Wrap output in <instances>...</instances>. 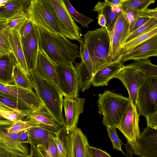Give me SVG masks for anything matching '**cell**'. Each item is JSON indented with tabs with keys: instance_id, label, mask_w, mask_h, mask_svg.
Segmentation results:
<instances>
[{
	"instance_id": "obj_1",
	"label": "cell",
	"mask_w": 157,
	"mask_h": 157,
	"mask_svg": "<svg viewBox=\"0 0 157 157\" xmlns=\"http://www.w3.org/2000/svg\"><path fill=\"white\" fill-rule=\"evenodd\" d=\"M40 38L39 49L54 64L75 63L80 57L78 46L64 36L36 26Z\"/></svg>"
},
{
	"instance_id": "obj_2",
	"label": "cell",
	"mask_w": 157,
	"mask_h": 157,
	"mask_svg": "<svg viewBox=\"0 0 157 157\" xmlns=\"http://www.w3.org/2000/svg\"><path fill=\"white\" fill-rule=\"evenodd\" d=\"M29 77L32 88L44 108L60 126L65 127L63 114V96L59 90L54 83L34 70L29 71Z\"/></svg>"
},
{
	"instance_id": "obj_3",
	"label": "cell",
	"mask_w": 157,
	"mask_h": 157,
	"mask_svg": "<svg viewBox=\"0 0 157 157\" xmlns=\"http://www.w3.org/2000/svg\"><path fill=\"white\" fill-rule=\"evenodd\" d=\"M83 39L93 63L95 74L113 63L108 57L110 37L105 28L101 27L88 31L84 34Z\"/></svg>"
},
{
	"instance_id": "obj_4",
	"label": "cell",
	"mask_w": 157,
	"mask_h": 157,
	"mask_svg": "<svg viewBox=\"0 0 157 157\" xmlns=\"http://www.w3.org/2000/svg\"><path fill=\"white\" fill-rule=\"evenodd\" d=\"M130 102L129 98L109 90L99 94L98 113L103 116L102 123L106 127L119 126L123 114Z\"/></svg>"
},
{
	"instance_id": "obj_5",
	"label": "cell",
	"mask_w": 157,
	"mask_h": 157,
	"mask_svg": "<svg viewBox=\"0 0 157 157\" xmlns=\"http://www.w3.org/2000/svg\"><path fill=\"white\" fill-rule=\"evenodd\" d=\"M27 15L36 26L52 33L64 36L56 12L48 0H31Z\"/></svg>"
},
{
	"instance_id": "obj_6",
	"label": "cell",
	"mask_w": 157,
	"mask_h": 157,
	"mask_svg": "<svg viewBox=\"0 0 157 157\" xmlns=\"http://www.w3.org/2000/svg\"><path fill=\"white\" fill-rule=\"evenodd\" d=\"M136 109L145 117L157 112V77H147L137 94Z\"/></svg>"
},
{
	"instance_id": "obj_7",
	"label": "cell",
	"mask_w": 157,
	"mask_h": 157,
	"mask_svg": "<svg viewBox=\"0 0 157 157\" xmlns=\"http://www.w3.org/2000/svg\"><path fill=\"white\" fill-rule=\"evenodd\" d=\"M139 116L136 107L134 106L130 101L117 128L126 138L132 155L137 154L136 141L140 134L139 125Z\"/></svg>"
},
{
	"instance_id": "obj_8",
	"label": "cell",
	"mask_w": 157,
	"mask_h": 157,
	"mask_svg": "<svg viewBox=\"0 0 157 157\" xmlns=\"http://www.w3.org/2000/svg\"><path fill=\"white\" fill-rule=\"evenodd\" d=\"M55 65L57 87L63 96L70 98L77 97L79 82L75 66L73 63Z\"/></svg>"
},
{
	"instance_id": "obj_9",
	"label": "cell",
	"mask_w": 157,
	"mask_h": 157,
	"mask_svg": "<svg viewBox=\"0 0 157 157\" xmlns=\"http://www.w3.org/2000/svg\"><path fill=\"white\" fill-rule=\"evenodd\" d=\"M8 126H0V157H29L27 144L19 141L23 131L18 133H9Z\"/></svg>"
},
{
	"instance_id": "obj_10",
	"label": "cell",
	"mask_w": 157,
	"mask_h": 157,
	"mask_svg": "<svg viewBox=\"0 0 157 157\" xmlns=\"http://www.w3.org/2000/svg\"><path fill=\"white\" fill-rule=\"evenodd\" d=\"M146 77L144 72L124 65L113 78H117L122 82L128 92L131 103L136 107L138 91Z\"/></svg>"
},
{
	"instance_id": "obj_11",
	"label": "cell",
	"mask_w": 157,
	"mask_h": 157,
	"mask_svg": "<svg viewBox=\"0 0 157 157\" xmlns=\"http://www.w3.org/2000/svg\"><path fill=\"white\" fill-rule=\"evenodd\" d=\"M57 14L64 33V37L80 42L83 40L81 29L76 25L68 12L62 0H48Z\"/></svg>"
},
{
	"instance_id": "obj_12",
	"label": "cell",
	"mask_w": 157,
	"mask_h": 157,
	"mask_svg": "<svg viewBox=\"0 0 157 157\" xmlns=\"http://www.w3.org/2000/svg\"><path fill=\"white\" fill-rule=\"evenodd\" d=\"M85 98L64 97L63 107L65 113V126L68 134L77 128L79 116L84 110Z\"/></svg>"
},
{
	"instance_id": "obj_13",
	"label": "cell",
	"mask_w": 157,
	"mask_h": 157,
	"mask_svg": "<svg viewBox=\"0 0 157 157\" xmlns=\"http://www.w3.org/2000/svg\"><path fill=\"white\" fill-rule=\"evenodd\" d=\"M87 138L80 128L67 134V157H91Z\"/></svg>"
},
{
	"instance_id": "obj_14",
	"label": "cell",
	"mask_w": 157,
	"mask_h": 157,
	"mask_svg": "<svg viewBox=\"0 0 157 157\" xmlns=\"http://www.w3.org/2000/svg\"><path fill=\"white\" fill-rule=\"evenodd\" d=\"M21 41L29 71H34L37 60L40 43L39 35L35 25L27 36L21 37Z\"/></svg>"
},
{
	"instance_id": "obj_15",
	"label": "cell",
	"mask_w": 157,
	"mask_h": 157,
	"mask_svg": "<svg viewBox=\"0 0 157 157\" xmlns=\"http://www.w3.org/2000/svg\"><path fill=\"white\" fill-rule=\"evenodd\" d=\"M137 154L140 157H157V129L147 126L136 140Z\"/></svg>"
},
{
	"instance_id": "obj_16",
	"label": "cell",
	"mask_w": 157,
	"mask_h": 157,
	"mask_svg": "<svg viewBox=\"0 0 157 157\" xmlns=\"http://www.w3.org/2000/svg\"><path fill=\"white\" fill-rule=\"evenodd\" d=\"M0 91L19 99L33 110L44 108L38 97L33 90L24 89L14 85L0 82Z\"/></svg>"
},
{
	"instance_id": "obj_17",
	"label": "cell",
	"mask_w": 157,
	"mask_h": 157,
	"mask_svg": "<svg viewBox=\"0 0 157 157\" xmlns=\"http://www.w3.org/2000/svg\"><path fill=\"white\" fill-rule=\"evenodd\" d=\"M157 56V35L141 44L128 53L120 57L124 63L128 60H147L152 56Z\"/></svg>"
},
{
	"instance_id": "obj_18",
	"label": "cell",
	"mask_w": 157,
	"mask_h": 157,
	"mask_svg": "<svg viewBox=\"0 0 157 157\" xmlns=\"http://www.w3.org/2000/svg\"><path fill=\"white\" fill-rule=\"evenodd\" d=\"M59 128L41 124L38 126L29 129L30 144L36 149L39 146L47 149L51 135L54 134Z\"/></svg>"
},
{
	"instance_id": "obj_19",
	"label": "cell",
	"mask_w": 157,
	"mask_h": 157,
	"mask_svg": "<svg viewBox=\"0 0 157 157\" xmlns=\"http://www.w3.org/2000/svg\"><path fill=\"white\" fill-rule=\"evenodd\" d=\"M9 40L17 66L26 76H29V71L25 60L18 31L16 29L10 30Z\"/></svg>"
},
{
	"instance_id": "obj_20",
	"label": "cell",
	"mask_w": 157,
	"mask_h": 157,
	"mask_svg": "<svg viewBox=\"0 0 157 157\" xmlns=\"http://www.w3.org/2000/svg\"><path fill=\"white\" fill-rule=\"evenodd\" d=\"M34 71L42 77L49 80L58 86L55 65L39 49Z\"/></svg>"
},
{
	"instance_id": "obj_21",
	"label": "cell",
	"mask_w": 157,
	"mask_h": 157,
	"mask_svg": "<svg viewBox=\"0 0 157 157\" xmlns=\"http://www.w3.org/2000/svg\"><path fill=\"white\" fill-rule=\"evenodd\" d=\"M123 65V63L120 59L102 68L94 76L92 85L95 87L106 85L118 73Z\"/></svg>"
},
{
	"instance_id": "obj_22",
	"label": "cell",
	"mask_w": 157,
	"mask_h": 157,
	"mask_svg": "<svg viewBox=\"0 0 157 157\" xmlns=\"http://www.w3.org/2000/svg\"><path fill=\"white\" fill-rule=\"evenodd\" d=\"M31 1L9 0L3 6L0 7V18L8 19L18 14L26 13L27 15Z\"/></svg>"
},
{
	"instance_id": "obj_23",
	"label": "cell",
	"mask_w": 157,
	"mask_h": 157,
	"mask_svg": "<svg viewBox=\"0 0 157 157\" xmlns=\"http://www.w3.org/2000/svg\"><path fill=\"white\" fill-rule=\"evenodd\" d=\"M17 65L13 53L0 54V82L7 84L13 83V72Z\"/></svg>"
},
{
	"instance_id": "obj_24",
	"label": "cell",
	"mask_w": 157,
	"mask_h": 157,
	"mask_svg": "<svg viewBox=\"0 0 157 157\" xmlns=\"http://www.w3.org/2000/svg\"><path fill=\"white\" fill-rule=\"evenodd\" d=\"M93 10L105 17L107 31L109 33H111L114 28L119 13L113 11L111 6L105 0L102 2H98Z\"/></svg>"
},
{
	"instance_id": "obj_25",
	"label": "cell",
	"mask_w": 157,
	"mask_h": 157,
	"mask_svg": "<svg viewBox=\"0 0 157 157\" xmlns=\"http://www.w3.org/2000/svg\"><path fill=\"white\" fill-rule=\"evenodd\" d=\"M113 30L119 36L120 44L122 48L130 33L129 21L123 11L118 13Z\"/></svg>"
},
{
	"instance_id": "obj_26",
	"label": "cell",
	"mask_w": 157,
	"mask_h": 157,
	"mask_svg": "<svg viewBox=\"0 0 157 157\" xmlns=\"http://www.w3.org/2000/svg\"><path fill=\"white\" fill-rule=\"evenodd\" d=\"M27 120L36 121L40 124L59 128L60 126L54 120L51 115L44 108L33 110L27 113Z\"/></svg>"
},
{
	"instance_id": "obj_27",
	"label": "cell",
	"mask_w": 157,
	"mask_h": 157,
	"mask_svg": "<svg viewBox=\"0 0 157 157\" xmlns=\"http://www.w3.org/2000/svg\"><path fill=\"white\" fill-rule=\"evenodd\" d=\"M0 102L12 110L28 113L33 110L19 99L0 91Z\"/></svg>"
},
{
	"instance_id": "obj_28",
	"label": "cell",
	"mask_w": 157,
	"mask_h": 157,
	"mask_svg": "<svg viewBox=\"0 0 157 157\" xmlns=\"http://www.w3.org/2000/svg\"><path fill=\"white\" fill-rule=\"evenodd\" d=\"M75 64L78 78L79 89L83 92L91 86L93 77L90 75L82 61L80 63H75Z\"/></svg>"
},
{
	"instance_id": "obj_29",
	"label": "cell",
	"mask_w": 157,
	"mask_h": 157,
	"mask_svg": "<svg viewBox=\"0 0 157 157\" xmlns=\"http://www.w3.org/2000/svg\"><path fill=\"white\" fill-rule=\"evenodd\" d=\"M157 35V27L136 37L125 44L122 49L120 57L129 52L135 48Z\"/></svg>"
},
{
	"instance_id": "obj_30",
	"label": "cell",
	"mask_w": 157,
	"mask_h": 157,
	"mask_svg": "<svg viewBox=\"0 0 157 157\" xmlns=\"http://www.w3.org/2000/svg\"><path fill=\"white\" fill-rule=\"evenodd\" d=\"M7 19L0 18V49L1 53H13L9 40L10 30Z\"/></svg>"
},
{
	"instance_id": "obj_31",
	"label": "cell",
	"mask_w": 157,
	"mask_h": 157,
	"mask_svg": "<svg viewBox=\"0 0 157 157\" xmlns=\"http://www.w3.org/2000/svg\"><path fill=\"white\" fill-rule=\"evenodd\" d=\"M126 66L144 72L146 77H157V66L152 64L151 59L134 61Z\"/></svg>"
},
{
	"instance_id": "obj_32",
	"label": "cell",
	"mask_w": 157,
	"mask_h": 157,
	"mask_svg": "<svg viewBox=\"0 0 157 157\" xmlns=\"http://www.w3.org/2000/svg\"><path fill=\"white\" fill-rule=\"evenodd\" d=\"M65 127H60L55 133L54 139L56 144L58 157H67V136Z\"/></svg>"
},
{
	"instance_id": "obj_33",
	"label": "cell",
	"mask_w": 157,
	"mask_h": 157,
	"mask_svg": "<svg viewBox=\"0 0 157 157\" xmlns=\"http://www.w3.org/2000/svg\"><path fill=\"white\" fill-rule=\"evenodd\" d=\"M110 37V44L108 57L112 62L120 59L122 48L120 43L119 36L113 30L109 33Z\"/></svg>"
},
{
	"instance_id": "obj_34",
	"label": "cell",
	"mask_w": 157,
	"mask_h": 157,
	"mask_svg": "<svg viewBox=\"0 0 157 157\" xmlns=\"http://www.w3.org/2000/svg\"><path fill=\"white\" fill-rule=\"evenodd\" d=\"M13 83L21 88L32 90L31 83L29 76H26L17 65L14 67L13 74Z\"/></svg>"
},
{
	"instance_id": "obj_35",
	"label": "cell",
	"mask_w": 157,
	"mask_h": 157,
	"mask_svg": "<svg viewBox=\"0 0 157 157\" xmlns=\"http://www.w3.org/2000/svg\"><path fill=\"white\" fill-rule=\"evenodd\" d=\"M155 2L154 0H122L121 8L122 10L129 8L139 12L147 9Z\"/></svg>"
},
{
	"instance_id": "obj_36",
	"label": "cell",
	"mask_w": 157,
	"mask_h": 157,
	"mask_svg": "<svg viewBox=\"0 0 157 157\" xmlns=\"http://www.w3.org/2000/svg\"><path fill=\"white\" fill-rule=\"evenodd\" d=\"M71 17L82 27H88V25L94 20L85 16L77 11L68 0H62Z\"/></svg>"
},
{
	"instance_id": "obj_37",
	"label": "cell",
	"mask_w": 157,
	"mask_h": 157,
	"mask_svg": "<svg viewBox=\"0 0 157 157\" xmlns=\"http://www.w3.org/2000/svg\"><path fill=\"white\" fill-rule=\"evenodd\" d=\"M40 124L39 122L32 120H28L25 121L19 120L13 122L11 125L7 127L6 129L9 133H18L38 126Z\"/></svg>"
},
{
	"instance_id": "obj_38",
	"label": "cell",
	"mask_w": 157,
	"mask_h": 157,
	"mask_svg": "<svg viewBox=\"0 0 157 157\" xmlns=\"http://www.w3.org/2000/svg\"><path fill=\"white\" fill-rule=\"evenodd\" d=\"M156 27H157V18H151L144 25L130 33L125 44Z\"/></svg>"
},
{
	"instance_id": "obj_39",
	"label": "cell",
	"mask_w": 157,
	"mask_h": 157,
	"mask_svg": "<svg viewBox=\"0 0 157 157\" xmlns=\"http://www.w3.org/2000/svg\"><path fill=\"white\" fill-rule=\"evenodd\" d=\"M79 43L80 44L79 52L80 58L86 67L90 75L93 77L95 74L94 69L87 46L84 40Z\"/></svg>"
},
{
	"instance_id": "obj_40",
	"label": "cell",
	"mask_w": 157,
	"mask_h": 157,
	"mask_svg": "<svg viewBox=\"0 0 157 157\" xmlns=\"http://www.w3.org/2000/svg\"><path fill=\"white\" fill-rule=\"evenodd\" d=\"M55 133L51 135L47 149L41 146L37 148L36 149L44 157H58L57 147L54 139Z\"/></svg>"
},
{
	"instance_id": "obj_41",
	"label": "cell",
	"mask_w": 157,
	"mask_h": 157,
	"mask_svg": "<svg viewBox=\"0 0 157 157\" xmlns=\"http://www.w3.org/2000/svg\"><path fill=\"white\" fill-rule=\"evenodd\" d=\"M28 19L26 13L18 14L7 19V26L10 30L16 29L18 31L24 23Z\"/></svg>"
},
{
	"instance_id": "obj_42",
	"label": "cell",
	"mask_w": 157,
	"mask_h": 157,
	"mask_svg": "<svg viewBox=\"0 0 157 157\" xmlns=\"http://www.w3.org/2000/svg\"><path fill=\"white\" fill-rule=\"evenodd\" d=\"M27 113L15 110H9L0 108V115L6 119L14 122L22 119L26 116Z\"/></svg>"
},
{
	"instance_id": "obj_43",
	"label": "cell",
	"mask_w": 157,
	"mask_h": 157,
	"mask_svg": "<svg viewBox=\"0 0 157 157\" xmlns=\"http://www.w3.org/2000/svg\"><path fill=\"white\" fill-rule=\"evenodd\" d=\"M106 128L113 148L121 151L125 155L121 149L122 145L123 144L117 134L116 128L113 126H108Z\"/></svg>"
},
{
	"instance_id": "obj_44",
	"label": "cell",
	"mask_w": 157,
	"mask_h": 157,
	"mask_svg": "<svg viewBox=\"0 0 157 157\" xmlns=\"http://www.w3.org/2000/svg\"><path fill=\"white\" fill-rule=\"evenodd\" d=\"M126 13L130 24V33L138 19L141 14V11H137L132 9L127 8L123 10Z\"/></svg>"
},
{
	"instance_id": "obj_45",
	"label": "cell",
	"mask_w": 157,
	"mask_h": 157,
	"mask_svg": "<svg viewBox=\"0 0 157 157\" xmlns=\"http://www.w3.org/2000/svg\"><path fill=\"white\" fill-rule=\"evenodd\" d=\"M34 25L29 19L23 24L18 31L21 37L27 36L32 30Z\"/></svg>"
},
{
	"instance_id": "obj_46",
	"label": "cell",
	"mask_w": 157,
	"mask_h": 157,
	"mask_svg": "<svg viewBox=\"0 0 157 157\" xmlns=\"http://www.w3.org/2000/svg\"><path fill=\"white\" fill-rule=\"evenodd\" d=\"M91 157H112L106 151L94 147L89 146Z\"/></svg>"
},
{
	"instance_id": "obj_47",
	"label": "cell",
	"mask_w": 157,
	"mask_h": 157,
	"mask_svg": "<svg viewBox=\"0 0 157 157\" xmlns=\"http://www.w3.org/2000/svg\"><path fill=\"white\" fill-rule=\"evenodd\" d=\"M146 118L147 126L157 129V112L148 115Z\"/></svg>"
},
{
	"instance_id": "obj_48",
	"label": "cell",
	"mask_w": 157,
	"mask_h": 157,
	"mask_svg": "<svg viewBox=\"0 0 157 157\" xmlns=\"http://www.w3.org/2000/svg\"><path fill=\"white\" fill-rule=\"evenodd\" d=\"M29 129L24 130L20 135L19 141L20 143L22 144L30 143Z\"/></svg>"
},
{
	"instance_id": "obj_49",
	"label": "cell",
	"mask_w": 157,
	"mask_h": 157,
	"mask_svg": "<svg viewBox=\"0 0 157 157\" xmlns=\"http://www.w3.org/2000/svg\"><path fill=\"white\" fill-rule=\"evenodd\" d=\"M98 25L101 26V27L105 28L107 30L106 21L105 17L101 14H98Z\"/></svg>"
},
{
	"instance_id": "obj_50",
	"label": "cell",
	"mask_w": 157,
	"mask_h": 157,
	"mask_svg": "<svg viewBox=\"0 0 157 157\" xmlns=\"http://www.w3.org/2000/svg\"><path fill=\"white\" fill-rule=\"evenodd\" d=\"M29 157H44L39 151L33 147L31 146Z\"/></svg>"
},
{
	"instance_id": "obj_51",
	"label": "cell",
	"mask_w": 157,
	"mask_h": 157,
	"mask_svg": "<svg viewBox=\"0 0 157 157\" xmlns=\"http://www.w3.org/2000/svg\"><path fill=\"white\" fill-rule=\"evenodd\" d=\"M13 122L0 115V126H9L11 125Z\"/></svg>"
},
{
	"instance_id": "obj_52",
	"label": "cell",
	"mask_w": 157,
	"mask_h": 157,
	"mask_svg": "<svg viewBox=\"0 0 157 157\" xmlns=\"http://www.w3.org/2000/svg\"><path fill=\"white\" fill-rule=\"evenodd\" d=\"M109 4L121 8L122 0H105Z\"/></svg>"
},
{
	"instance_id": "obj_53",
	"label": "cell",
	"mask_w": 157,
	"mask_h": 157,
	"mask_svg": "<svg viewBox=\"0 0 157 157\" xmlns=\"http://www.w3.org/2000/svg\"><path fill=\"white\" fill-rule=\"evenodd\" d=\"M128 144V143H127ZM126 149V154L125 155L126 157H133L132 155L130 152V149L129 146L128 144H126L125 146Z\"/></svg>"
},
{
	"instance_id": "obj_54",
	"label": "cell",
	"mask_w": 157,
	"mask_h": 157,
	"mask_svg": "<svg viewBox=\"0 0 157 157\" xmlns=\"http://www.w3.org/2000/svg\"><path fill=\"white\" fill-rule=\"evenodd\" d=\"M110 5L111 6V9L113 11L116 12L117 13H119L122 11V10L120 8L116 6L113 5H111L110 4Z\"/></svg>"
},
{
	"instance_id": "obj_55",
	"label": "cell",
	"mask_w": 157,
	"mask_h": 157,
	"mask_svg": "<svg viewBox=\"0 0 157 157\" xmlns=\"http://www.w3.org/2000/svg\"><path fill=\"white\" fill-rule=\"evenodd\" d=\"M9 0H0V7L3 6Z\"/></svg>"
},
{
	"instance_id": "obj_56",
	"label": "cell",
	"mask_w": 157,
	"mask_h": 157,
	"mask_svg": "<svg viewBox=\"0 0 157 157\" xmlns=\"http://www.w3.org/2000/svg\"><path fill=\"white\" fill-rule=\"evenodd\" d=\"M1 53V50L0 49V54Z\"/></svg>"
}]
</instances>
